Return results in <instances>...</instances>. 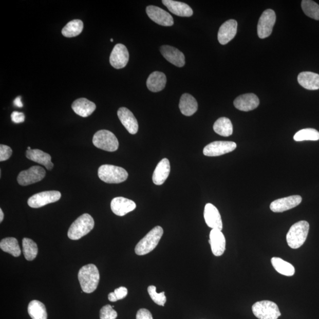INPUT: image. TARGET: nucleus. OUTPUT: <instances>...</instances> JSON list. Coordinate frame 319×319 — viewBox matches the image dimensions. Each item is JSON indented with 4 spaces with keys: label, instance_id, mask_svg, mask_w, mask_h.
I'll use <instances>...</instances> for the list:
<instances>
[{
    "label": "nucleus",
    "instance_id": "obj_36",
    "mask_svg": "<svg viewBox=\"0 0 319 319\" xmlns=\"http://www.w3.org/2000/svg\"><path fill=\"white\" fill-rule=\"evenodd\" d=\"M302 8L307 16L319 21V5L311 0H303Z\"/></svg>",
    "mask_w": 319,
    "mask_h": 319
},
{
    "label": "nucleus",
    "instance_id": "obj_42",
    "mask_svg": "<svg viewBox=\"0 0 319 319\" xmlns=\"http://www.w3.org/2000/svg\"><path fill=\"white\" fill-rule=\"evenodd\" d=\"M114 293H115L116 297L118 301L122 300L127 296L128 294V290L127 288L124 287H120L114 290Z\"/></svg>",
    "mask_w": 319,
    "mask_h": 319
},
{
    "label": "nucleus",
    "instance_id": "obj_6",
    "mask_svg": "<svg viewBox=\"0 0 319 319\" xmlns=\"http://www.w3.org/2000/svg\"><path fill=\"white\" fill-rule=\"evenodd\" d=\"M92 142L95 146L106 152H116L119 147L116 136L106 129L100 130L95 134Z\"/></svg>",
    "mask_w": 319,
    "mask_h": 319
},
{
    "label": "nucleus",
    "instance_id": "obj_12",
    "mask_svg": "<svg viewBox=\"0 0 319 319\" xmlns=\"http://www.w3.org/2000/svg\"><path fill=\"white\" fill-rule=\"evenodd\" d=\"M129 61V52L127 47L123 44H117L114 46L109 62L114 68L120 69L127 66Z\"/></svg>",
    "mask_w": 319,
    "mask_h": 319
},
{
    "label": "nucleus",
    "instance_id": "obj_28",
    "mask_svg": "<svg viewBox=\"0 0 319 319\" xmlns=\"http://www.w3.org/2000/svg\"><path fill=\"white\" fill-rule=\"evenodd\" d=\"M297 80L303 88L308 90L319 89V74L311 72H303L298 74Z\"/></svg>",
    "mask_w": 319,
    "mask_h": 319
},
{
    "label": "nucleus",
    "instance_id": "obj_41",
    "mask_svg": "<svg viewBox=\"0 0 319 319\" xmlns=\"http://www.w3.org/2000/svg\"><path fill=\"white\" fill-rule=\"evenodd\" d=\"M136 319H153L152 314L149 310L145 309H141L136 315Z\"/></svg>",
    "mask_w": 319,
    "mask_h": 319
},
{
    "label": "nucleus",
    "instance_id": "obj_27",
    "mask_svg": "<svg viewBox=\"0 0 319 319\" xmlns=\"http://www.w3.org/2000/svg\"><path fill=\"white\" fill-rule=\"evenodd\" d=\"M167 78L163 72H154L148 77L147 80L148 89L153 92L161 91L165 88Z\"/></svg>",
    "mask_w": 319,
    "mask_h": 319
},
{
    "label": "nucleus",
    "instance_id": "obj_20",
    "mask_svg": "<svg viewBox=\"0 0 319 319\" xmlns=\"http://www.w3.org/2000/svg\"><path fill=\"white\" fill-rule=\"evenodd\" d=\"M160 52L167 61L177 67L185 65L184 54L175 47L164 45L160 47Z\"/></svg>",
    "mask_w": 319,
    "mask_h": 319
},
{
    "label": "nucleus",
    "instance_id": "obj_1",
    "mask_svg": "<svg viewBox=\"0 0 319 319\" xmlns=\"http://www.w3.org/2000/svg\"><path fill=\"white\" fill-rule=\"evenodd\" d=\"M100 278L99 271L92 264L82 267L78 273L82 290L86 293H91L97 289Z\"/></svg>",
    "mask_w": 319,
    "mask_h": 319
},
{
    "label": "nucleus",
    "instance_id": "obj_31",
    "mask_svg": "<svg viewBox=\"0 0 319 319\" xmlns=\"http://www.w3.org/2000/svg\"><path fill=\"white\" fill-rule=\"evenodd\" d=\"M0 248L3 251L15 257H18L21 254V247L17 239L15 238L9 237L2 239L0 242Z\"/></svg>",
    "mask_w": 319,
    "mask_h": 319
},
{
    "label": "nucleus",
    "instance_id": "obj_11",
    "mask_svg": "<svg viewBox=\"0 0 319 319\" xmlns=\"http://www.w3.org/2000/svg\"><path fill=\"white\" fill-rule=\"evenodd\" d=\"M236 144L232 141H217L209 144L203 149V155L209 157H216L233 152Z\"/></svg>",
    "mask_w": 319,
    "mask_h": 319
},
{
    "label": "nucleus",
    "instance_id": "obj_46",
    "mask_svg": "<svg viewBox=\"0 0 319 319\" xmlns=\"http://www.w3.org/2000/svg\"><path fill=\"white\" fill-rule=\"evenodd\" d=\"M110 41H111V42H113V39H111V40H110Z\"/></svg>",
    "mask_w": 319,
    "mask_h": 319
},
{
    "label": "nucleus",
    "instance_id": "obj_32",
    "mask_svg": "<svg viewBox=\"0 0 319 319\" xmlns=\"http://www.w3.org/2000/svg\"><path fill=\"white\" fill-rule=\"evenodd\" d=\"M84 29V23L81 20H73L63 28L62 33L66 37H73L80 35Z\"/></svg>",
    "mask_w": 319,
    "mask_h": 319
},
{
    "label": "nucleus",
    "instance_id": "obj_13",
    "mask_svg": "<svg viewBox=\"0 0 319 319\" xmlns=\"http://www.w3.org/2000/svg\"><path fill=\"white\" fill-rule=\"evenodd\" d=\"M146 13L149 18L159 25L167 27L174 25L172 15L160 7L149 6L146 8Z\"/></svg>",
    "mask_w": 319,
    "mask_h": 319
},
{
    "label": "nucleus",
    "instance_id": "obj_15",
    "mask_svg": "<svg viewBox=\"0 0 319 319\" xmlns=\"http://www.w3.org/2000/svg\"><path fill=\"white\" fill-rule=\"evenodd\" d=\"M204 218L207 226L212 230L222 231L223 224L221 216L214 204L207 203L204 210Z\"/></svg>",
    "mask_w": 319,
    "mask_h": 319
},
{
    "label": "nucleus",
    "instance_id": "obj_40",
    "mask_svg": "<svg viewBox=\"0 0 319 319\" xmlns=\"http://www.w3.org/2000/svg\"><path fill=\"white\" fill-rule=\"evenodd\" d=\"M11 118L12 121L16 124L23 123L25 120V114L18 111L12 112Z\"/></svg>",
    "mask_w": 319,
    "mask_h": 319
},
{
    "label": "nucleus",
    "instance_id": "obj_37",
    "mask_svg": "<svg viewBox=\"0 0 319 319\" xmlns=\"http://www.w3.org/2000/svg\"><path fill=\"white\" fill-rule=\"evenodd\" d=\"M148 293L151 297L153 301L159 306H164L166 302V297L165 296L164 292L157 293L156 287L155 286H151L148 287Z\"/></svg>",
    "mask_w": 319,
    "mask_h": 319
},
{
    "label": "nucleus",
    "instance_id": "obj_39",
    "mask_svg": "<svg viewBox=\"0 0 319 319\" xmlns=\"http://www.w3.org/2000/svg\"><path fill=\"white\" fill-rule=\"evenodd\" d=\"M13 153L12 149L7 145H0V161H4L10 158Z\"/></svg>",
    "mask_w": 319,
    "mask_h": 319
},
{
    "label": "nucleus",
    "instance_id": "obj_18",
    "mask_svg": "<svg viewBox=\"0 0 319 319\" xmlns=\"http://www.w3.org/2000/svg\"><path fill=\"white\" fill-rule=\"evenodd\" d=\"M237 22L235 20H229L220 27L218 39L220 44L224 45L233 39L237 32Z\"/></svg>",
    "mask_w": 319,
    "mask_h": 319
},
{
    "label": "nucleus",
    "instance_id": "obj_22",
    "mask_svg": "<svg viewBox=\"0 0 319 319\" xmlns=\"http://www.w3.org/2000/svg\"><path fill=\"white\" fill-rule=\"evenodd\" d=\"M26 156L27 159L44 165L48 171L52 170L54 166V164L51 160L52 157L49 154L43 152L41 149H27Z\"/></svg>",
    "mask_w": 319,
    "mask_h": 319
},
{
    "label": "nucleus",
    "instance_id": "obj_44",
    "mask_svg": "<svg viewBox=\"0 0 319 319\" xmlns=\"http://www.w3.org/2000/svg\"><path fill=\"white\" fill-rule=\"evenodd\" d=\"M4 219V214L2 209H0V222H2Z\"/></svg>",
    "mask_w": 319,
    "mask_h": 319
},
{
    "label": "nucleus",
    "instance_id": "obj_7",
    "mask_svg": "<svg viewBox=\"0 0 319 319\" xmlns=\"http://www.w3.org/2000/svg\"><path fill=\"white\" fill-rule=\"evenodd\" d=\"M252 310L259 319H277L281 316L276 303L269 301L255 303L252 307Z\"/></svg>",
    "mask_w": 319,
    "mask_h": 319
},
{
    "label": "nucleus",
    "instance_id": "obj_21",
    "mask_svg": "<svg viewBox=\"0 0 319 319\" xmlns=\"http://www.w3.org/2000/svg\"><path fill=\"white\" fill-rule=\"evenodd\" d=\"M210 238L209 243L211 246L212 253L216 257L221 256L226 251V239L222 231L212 230Z\"/></svg>",
    "mask_w": 319,
    "mask_h": 319
},
{
    "label": "nucleus",
    "instance_id": "obj_24",
    "mask_svg": "<svg viewBox=\"0 0 319 319\" xmlns=\"http://www.w3.org/2000/svg\"><path fill=\"white\" fill-rule=\"evenodd\" d=\"M170 161L167 159L161 160L155 168L153 175V182L156 185L163 184L170 174Z\"/></svg>",
    "mask_w": 319,
    "mask_h": 319
},
{
    "label": "nucleus",
    "instance_id": "obj_10",
    "mask_svg": "<svg viewBox=\"0 0 319 319\" xmlns=\"http://www.w3.org/2000/svg\"><path fill=\"white\" fill-rule=\"evenodd\" d=\"M45 176L46 171L44 168L39 165H34L28 170L20 173L17 177V182L22 186H28L40 182L44 179Z\"/></svg>",
    "mask_w": 319,
    "mask_h": 319
},
{
    "label": "nucleus",
    "instance_id": "obj_25",
    "mask_svg": "<svg viewBox=\"0 0 319 319\" xmlns=\"http://www.w3.org/2000/svg\"><path fill=\"white\" fill-rule=\"evenodd\" d=\"M96 108V104L84 98L74 101L72 105L73 111L82 117H88L91 115Z\"/></svg>",
    "mask_w": 319,
    "mask_h": 319
},
{
    "label": "nucleus",
    "instance_id": "obj_23",
    "mask_svg": "<svg viewBox=\"0 0 319 319\" xmlns=\"http://www.w3.org/2000/svg\"><path fill=\"white\" fill-rule=\"evenodd\" d=\"M162 3L171 13L178 16L189 17L194 14L192 8L186 3L173 0H163Z\"/></svg>",
    "mask_w": 319,
    "mask_h": 319
},
{
    "label": "nucleus",
    "instance_id": "obj_5",
    "mask_svg": "<svg viewBox=\"0 0 319 319\" xmlns=\"http://www.w3.org/2000/svg\"><path fill=\"white\" fill-rule=\"evenodd\" d=\"M99 178L106 183H120L127 179L128 174L124 168L116 165L104 164L98 168Z\"/></svg>",
    "mask_w": 319,
    "mask_h": 319
},
{
    "label": "nucleus",
    "instance_id": "obj_3",
    "mask_svg": "<svg viewBox=\"0 0 319 319\" xmlns=\"http://www.w3.org/2000/svg\"><path fill=\"white\" fill-rule=\"evenodd\" d=\"M163 235L162 228L160 226L154 228L137 244L135 248L136 254L144 255L151 253L158 245Z\"/></svg>",
    "mask_w": 319,
    "mask_h": 319
},
{
    "label": "nucleus",
    "instance_id": "obj_14",
    "mask_svg": "<svg viewBox=\"0 0 319 319\" xmlns=\"http://www.w3.org/2000/svg\"><path fill=\"white\" fill-rule=\"evenodd\" d=\"M302 198L299 195L286 197L273 201L270 204V210L275 213H280L291 210L300 204Z\"/></svg>",
    "mask_w": 319,
    "mask_h": 319
},
{
    "label": "nucleus",
    "instance_id": "obj_8",
    "mask_svg": "<svg viewBox=\"0 0 319 319\" xmlns=\"http://www.w3.org/2000/svg\"><path fill=\"white\" fill-rule=\"evenodd\" d=\"M276 21V15L274 11L268 9L264 11L260 17L257 26V32L260 39L269 37Z\"/></svg>",
    "mask_w": 319,
    "mask_h": 319
},
{
    "label": "nucleus",
    "instance_id": "obj_16",
    "mask_svg": "<svg viewBox=\"0 0 319 319\" xmlns=\"http://www.w3.org/2000/svg\"><path fill=\"white\" fill-rule=\"evenodd\" d=\"M111 208L114 214L123 216L135 210L136 204L134 201L123 197H117L112 200Z\"/></svg>",
    "mask_w": 319,
    "mask_h": 319
},
{
    "label": "nucleus",
    "instance_id": "obj_43",
    "mask_svg": "<svg viewBox=\"0 0 319 319\" xmlns=\"http://www.w3.org/2000/svg\"><path fill=\"white\" fill-rule=\"evenodd\" d=\"M14 105L18 108L23 107V104L21 100V97H18L14 100Z\"/></svg>",
    "mask_w": 319,
    "mask_h": 319
},
{
    "label": "nucleus",
    "instance_id": "obj_26",
    "mask_svg": "<svg viewBox=\"0 0 319 319\" xmlns=\"http://www.w3.org/2000/svg\"><path fill=\"white\" fill-rule=\"evenodd\" d=\"M179 106L181 112L187 117L194 115L198 108V102L195 98L189 93L182 95Z\"/></svg>",
    "mask_w": 319,
    "mask_h": 319
},
{
    "label": "nucleus",
    "instance_id": "obj_34",
    "mask_svg": "<svg viewBox=\"0 0 319 319\" xmlns=\"http://www.w3.org/2000/svg\"><path fill=\"white\" fill-rule=\"evenodd\" d=\"M23 253L27 261H33L37 257L38 247L32 239L25 238L22 241Z\"/></svg>",
    "mask_w": 319,
    "mask_h": 319
},
{
    "label": "nucleus",
    "instance_id": "obj_17",
    "mask_svg": "<svg viewBox=\"0 0 319 319\" xmlns=\"http://www.w3.org/2000/svg\"><path fill=\"white\" fill-rule=\"evenodd\" d=\"M235 107L242 111H250L257 108L259 104L258 98L254 93H246L236 98Z\"/></svg>",
    "mask_w": 319,
    "mask_h": 319
},
{
    "label": "nucleus",
    "instance_id": "obj_33",
    "mask_svg": "<svg viewBox=\"0 0 319 319\" xmlns=\"http://www.w3.org/2000/svg\"><path fill=\"white\" fill-rule=\"evenodd\" d=\"M28 313L32 319H47V313L46 307L41 302L33 301L28 306Z\"/></svg>",
    "mask_w": 319,
    "mask_h": 319
},
{
    "label": "nucleus",
    "instance_id": "obj_30",
    "mask_svg": "<svg viewBox=\"0 0 319 319\" xmlns=\"http://www.w3.org/2000/svg\"><path fill=\"white\" fill-rule=\"evenodd\" d=\"M272 265L278 273L286 276H293L295 273V269L290 263L278 257H273L271 260Z\"/></svg>",
    "mask_w": 319,
    "mask_h": 319
},
{
    "label": "nucleus",
    "instance_id": "obj_4",
    "mask_svg": "<svg viewBox=\"0 0 319 319\" xmlns=\"http://www.w3.org/2000/svg\"><path fill=\"white\" fill-rule=\"evenodd\" d=\"M94 224L91 216L88 214L82 215L71 224L68 232L69 238L72 240L81 239L93 230Z\"/></svg>",
    "mask_w": 319,
    "mask_h": 319
},
{
    "label": "nucleus",
    "instance_id": "obj_19",
    "mask_svg": "<svg viewBox=\"0 0 319 319\" xmlns=\"http://www.w3.org/2000/svg\"><path fill=\"white\" fill-rule=\"evenodd\" d=\"M118 117L131 135H136L139 130V124L135 116L132 111L125 107H121L118 110Z\"/></svg>",
    "mask_w": 319,
    "mask_h": 319
},
{
    "label": "nucleus",
    "instance_id": "obj_35",
    "mask_svg": "<svg viewBox=\"0 0 319 319\" xmlns=\"http://www.w3.org/2000/svg\"><path fill=\"white\" fill-rule=\"evenodd\" d=\"M294 140L295 141H317L319 140V132L313 128L303 129L295 134Z\"/></svg>",
    "mask_w": 319,
    "mask_h": 319
},
{
    "label": "nucleus",
    "instance_id": "obj_9",
    "mask_svg": "<svg viewBox=\"0 0 319 319\" xmlns=\"http://www.w3.org/2000/svg\"><path fill=\"white\" fill-rule=\"evenodd\" d=\"M61 198V192L56 191H45L35 194L27 201L29 206L32 208H42L57 202Z\"/></svg>",
    "mask_w": 319,
    "mask_h": 319
},
{
    "label": "nucleus",
    "instance_id": "obj_38",
    "mask_svg": "<svg viewBox=\"0 0 319 319\" xmlns=\"http://www.w3.org/2000/svg\"><path fill=\"white\" fill-rule=\"evenodd\" d=\"M117 316L116 311L111 305L104 306L100 310V319H116Z\"/></svg>",
    "mask_w": 319,
    "mask_h": 319
},
{
    "label": "nucleus",
    "instance_id": "obj_45",
    "mask_svg": "<svg viewBox=\"0 0 319 319\" xmlns=\"http://www.w3.org/2000/svg\"><path fill=\"white\" fill-rule=\"evenodd\" d=\"M27 149H31L30 147H27Z\"/></svg>",
    "mask_w": 319,
    "mask_h": 319
},
{
    "label": "nucleus",
    "instance_id": "obj_2",
    "mask_svg": "<svg viewBox=\"0 0 319 319\" xmlns=\"http://www.w3.org/2000/svg\"><path fill=\"white\" fill-rule=\"evenodd\" d=\"M309 228V223L305 220H301L293 224L286 236L288 246L293 249L301 247L306 241Z\"/></svg>",
    "mask_w": 319,
    "mask_h": 319
},
{
    "label": "nucleus",
    "instance_id": "obj_29",
    "mask_svg": "<svg viewBox=\"0 0 319 319\" xmlns=\"http://www.w3.org/2000/svg\"><path fill=\"white\" fill-rule=\"evenodd\" d=\"M213 128L216 133L223 137H229L233 133V126L229 118L227 117L219 118Z\"/></svg>",
    "mask_w": 319,
    "mask_h": 319
}]
</instances>
